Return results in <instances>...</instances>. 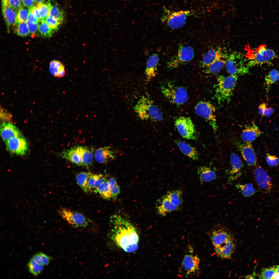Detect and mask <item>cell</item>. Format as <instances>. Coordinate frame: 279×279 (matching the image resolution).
<instances>
[{"instance_id":"1","label":"cell","mask_w":279,"mask_h":279,"mask_svg":"<svg viewBox=\"0 0 279 279\" xmlns=\"http://www.w3.org/2000/svg\"><path fill=\"white\" fill-rule=\"evenodd\" d=\"M110 221L112 228L109 236L114 244L126 252L136 251L139 237L136 229L130 220L115 214L111 216Z\"/></svg>"},{"instance_id":"2","label":"cell","mask_w":279,"mask_h":279,"mask_svg":"<svg viewBox=\"0 0 279 279\" xmlns=\"http://www.w3.org/2000/svg\"><path fill=\"white\" fill-rule=\"evenodd\" d=\"M134 111L142 120L160 121L163 119L161 110L147 96H143L137 101L134 107Z\"/></svg>"},{"instance_id":"3","label":"cell","mask_w":279,"mask_h":279,"mask_svg":"<svg viewBox=\"0 0 279 279\" xmlns=\"http://www.w3.org/2000/svg\"><path fill=\"white\" fill-rule=\"evenodd\" d=\"M237 79L238 75H234L226 76L219 75L217 77L214 96L219 104L225 102H229Z\"/></svg>"},{"instance_id":"4","label":"cell","mask_w":279,"mask_h":279,"mask_svg":"<svg viewBox=\"0 0 279 279\" xmlns=\"http://www.w3.org/2000/svg\"><path fill=\"white\" fill-rule=\"evenodd\" d=\"M180 267V273L187 278L198 276L200 272V260L191 245L187 247Z\"/></svg>"},{"instance_id":"5","label":"cell","mask_w":279,"mask_h":279,"mask_svg":"<svg viewBox=\"0 0 279 279\" xmlns=\"http://www.w3.org/2000/svg\"><path fill=\"white\" fill-rule=\"evenodd\" d=\"M160 89L165 97L173 104L182 105L188 99L187 91L185 88L176 86L169 82L164 83L161 85Z\"/></svg>"},{"instance_id":"6","label":"cell","mask_w":279,"mask_h":279,"mask_svg":"<svg viewBox=\"0 0 279 279\" xmlns=\"http://www.w3.org/2000/svg\"><path fill=\"white\" fill-rule=\"evenodd\" d=\"M241 54L232 53L228 57L226 63V69L230 75H242L249 72L247 64Z\"/></svg>"},{"instance_id":"7","label":"cell","mask_w":279,"mask_h":279,"mask_svg":"<svg viewBox=\"0 0 279 279\" xmlns=\"http://www.w3.org/2000/svg\"><path fill=\"white\" fill-rule=\"evenodd\" d=\"M165 13L161 18V20L166 22L171 28L176 29L180 28L185 23L187 17L192 14V11H171L165 7H164Z\"/></svg>"},{"instance_id":"8","label":"cell","mask_w":279,"mask_h":279,"mask_svg":"<svg viewBox=\"0 0 279 279\" xmlns=\"http://www.w3.org/2000/svg\"><path fill=\"white\" fill-rule=\"evenodd\" d=\"M58 214L72 227L86 228L91 221L79 212L65 208H61L58 211Z\"/></svg>"},{"instance_id":"9","label":"cell","mask_w":279,"mask_h":279,"mask_svg":"<svg viewBox=\"0 0 279 279\" xmlns=\"http://www.w3.org/2000/svg\"><path fill=\"white\" fill-rule=\"evenodd\" d=\"M195 112L198 115L202 117L209 123L216 133L218 128L215 113L216 108L211 103L201 101L198 103L195 107Z\"/></svg>"},{"instance_id":"10","label":"cell","mask_w":279,"mask_h":279,"mask_svg":"<svg viewBox=\"0 0 279 279\" xmlns=\"http://www.w3.org/2000/svg\"><path fill=\"white\" fill-rule=\"evenodd\" d=\"M194 56V51L192 47L180 45L177 53L168 61L167 66L170 69L176 68L191 60Z\"/></svg>"},{"instance_id":"11","label":"cell","mask_w":279,"mask_h":279,"mask_svg":"<svg viewBox=\"0 0 279 279\" xmlns=\"http://www.w3.org/2000/svg\"><path fill=\"white\" fill-rule=\"evenodd\" d=\"M247 63L250 68L256 65L262 64L278 58L275 51L265 44L260 45L255 51Z\"/></svg>"},{"instance_id":"12","label":"cell","mask_w":279,"mask_h":279,"mask_svg":"<svg viewBox=\"0 0 279 279\" xmlns=\"http://www.w3.org/2000/svg\"><path fill=\"white\" fill-rule=\"evenodd\" d=\"M175 125L181 136L187 140H195L197 135L195 126L190 118L180 117L175 121Z\"/></svg>"},{"instance_id":"13","label":"cell","mask_w":279,"mask_h":279,"mask_svg":"<svg viewBox=\"0 0 279 279\" xmlns=\"http://www.w3.org/2000/svg\"><path fill=\"white\" fill-rule=\"evenodd\" d=\"M253 174L257 185L262 192H270L273 184L271 178L261 166H257L253 171Z\"/></svg>"},{"instance_id":"14","label":"cell","mask_w":279,"mask_h":279,"mask_svg":"<svg viewBox=\"0 0 279 279\" xmlns=\"http://www.w3.org/2000/svg\"><path fill=\"white\" fill-rule=\"evenodd\" d=\"M235 145L248 165L256 166L257 157L251 143L236 141Z\"/></svg>"},{"instance_id":"15","label":"cell","mask_w":279,"mask_h":279,"mask_svg":"<svg viewBox=\"0 0 279 279\" xmlns=\"http://www.w3.org/2000/svg\"><path fill=\"white\" fill-rule=\"evenodd\" d=\"M6 143L7 150L12 153L23 155L28 150V143L22 135L12 138Z\"/></svg>"},{"instance_id":"16","label":"cell","mask_w":279,"mask_h":279,"mask_svg":"<svg viewBox=\"0 0 279 279\" xmlns=\"http://www.w3.org/2000/svg\"><path fill=\"white\" fill-rule=\"evenodd\" d=\"M1 4L2 14L9 32L16 24L17 12L11 6L8 0H1Z\"/></svg>"},{"instance_id":"17","label":"cell","mask_w":279,"mask_h":279,"mask_svg":"<svg viewBox=\"0 0 279 279\" xmlns=\"http://www.w3.org/2000/svg\"><path fill=\"white\" fill-rule=\"evenodd\" d=\"M210 237L214 247H221L229 241L234 239L231 233L221 228L213 229L210 235Z\"/></svg>"},{"instance_id":"18","label":"cell","mask_w":279,"mask_h":279,"mask_svg":"<svg viewBox=\"0 0 279 279\" xmlns=\"http://www.w3.org/2000/svg\"><path fill=\"white\" fill-rule=\"evenodd\" d=\"M230 162V167L228 172L230 182L236 180L241 175L243 167L241 158L235 153H233L231 154Z\"/></svg>"},{"instance_id":"19","label":"cell","mask_w":279,"mask_h":279,"mask_svg":"<svg viewBox=\"0 0 279 279\" xmlns=\"http://www.w3.org/2000/svg\"><path fill=\"white\" fill-rule=\"evenodd\" d=\"M1 135L3 141L6 142L10 139L21 136L19 129L9 122H3L0 128Z\"/></svg>"},{"instance_id":"20","label":"cell","mask_w":279,"mask_h":279,"mask_svg":"<svg viewBox=\"0 0 279 279\" xmlns=\"http://www.w3.org/2000/svg\"><path fill=\"white\" fill-rule=\"evenodd\" d=\"M94 156L95 160L98 162L105 164L114 160L115 155L110 146L100 147L95 151Z\"/></svg>"},{"instance_id":"21","label":"cell","mask_w":279,"mask_h":279,"mask_svg":"<svg viewBox=\"0 0 279 279\" xmlns=\"http://www.w3.org/2000/svg\"><path fill=\"white\" fill-rule=\"evenodd\" d=\"M262 134L258 127L253 122L251 125L245 127L241 134V137L243 141L251 143Z\"/></svg>"},{"instance_id":"22","label":"cell","mask_w":279,"mask_h":279,"mask_svg":"<svg viewBox=\"0 0 279 279\" xmlns=\"http://www.w3.org/2000/svg\"><path fill=\"white\" fill-rule=\"evenodd\" d=\"M216 254L223 259H230L236 247L234 239H231L221 247H214Z\"/></svg>"},{"instance_id":"23","label":"cell","mask_w":279,"mask_h":279,"mask_svg":"<svg viewBox=\"0 0 279 279\" xmlns=\"http://www.w3.org/2000/svg\"><path fill=\"white\" fill-rule=\"evenodd\" d=\"M159 61V57L156 53L152 54L147 59L145 71L147 81H150L156 76Z\"/></svg>"},{"instance_id":"24","label":"cell","mask_w":279,"mask_h":279,"mask_svg":"<svg viewBox=\"0 0 279 279\" xmlns=\"http://www.w3.org/2000/svg\"><path fill=\"white\" fill-rule=\"evenodd\" d=\"M157 204L156 207L158 213L163 216L179 208L178 207L173 204L165 195L157 201Z\"/></svg>"},{"instance_id":"25","label":"cell","mask_w":279,"mask_h":279,"mask_svg":"<svg viewBox=\"0 0 279 279\" xmlns=\"http://www.w3.org/2000/svg\"><path fill=\"white\" fill-rule=\"evenodd\" d=\"M76 148L81 157L83 166H90L92 164L94 157L93 149L83 146H76Z\"/></svg>"},{"instance_id":"26","label":"cell","mask_w":279,"mask_h":279,"mask_svg":"<svg viewBox=\"0 0 279 279\" xmlns=\"http://www.w3.org/2000/svg\"><path fill=\"white\" fill-rule=\"evenodd\" d=\"M63 158L78 166H83L80 156L78 153L76 147L64 150L60 154Z\"/></svg>"},{"instance_id":"27","label":"cell","mask_w":279,"mask_h":279,"mask_svg":"<svg viewBox=\"0 0 279 279\" xmlns=\"http://www.w3.org/2000/svg\"><path fill=\"white\" fill-rule=\"evenodd\" d=\"M224 57L219 50L215 49L209 50L203 56L200 62V65L206 67L216 60Z\"/></svg>"},{"instance_id":"28","label":"cell","mask_w":279,"mask_h":279,"mask_svg":"<svg viewBox=\"0 0 279 279\" xmlns=\"http://www.w3.org/2000/svg\"><path fill=\"white\" fill-rule=\"evenodd\" d=\"M176 143L181 151L184 154L193 160L198 159L199 153L195 148L180 141H177Z\"/></svg>"},{"instance_id":"29","label":"cell","mask_w":279,"mask_h":279,"mask_svg":"<svg viewBox=\"0 0 279 279\" xmlns=\"http://www.w3.org/2000/svg\"><path fill=\"white\" fill-rule=\"evenodd\" d=\"M197 173L200 176L201 181L208 182L214 180L216 176L215 172L211 168L205 166H201L198 167Z\"/></svg>"},{"instance_id":"30","label":"cell","mask_w":279,"mask_h":279,"mask_svg":"<svg viewBox=\"0 0 279 279\" xmlns=\"http://www.w3.org/2000/svg\"><path fill=\"white\" fill-rule=\"evenodd\" d=\"M49 71L54 76L59 78L64 76L65 73L63 65L59 61L56 60H53L50 62Z\"/></svg>"},{"instance_id":"31","label":"cell","mask_w":279,"mask_h":279,"mask_svg":"<svg viewBox=\"0 0 279 279\" xmlns=\"http://www.w3.org/2000/svg\"><path fill=\"white\" fill-rule=\"evenodd\" d=\"M224 58H222L216 60L205 67V72L208 74H218L226 64V60L223 59Z\"/></svg>"},{"instance_id":"32","label":"cell","mask_w":279,"mask_h":279,"mask_svg":"<svg viewBox=\"0 0 279 279\" xmlns=\"http://www.w3.org/2000/svg\"><path fill=\"white\" fill-rule=\"evenodd\" d=\"M100 174L89 172L87 184L88 192L97 193V188L99 186L98 180Z\"/></svg>"},{"instance_id":"33","label":"cell","mask_w":279,"mask_h":279,"mask_svg":"<svg viewBox=\"0 0 279 279\" xmlns=\"http://www.w3.org/2000/svg\"><path fill=\"white\" fill-rule=\"evenodd\" d=\"M182 194V191L178 189L168 192L165 196L173 204L178 207L183 203Z\"/></svg>"},{"instance_id":"34","label":"cell","mask_w":279,"mask_h":279,"mask_svg":"<svg viewBox=\"0 0 279 279\" xmlns=\"http://www.w3.org/2000/svg\"><path fill=\"white\" fill-rule=\"evenodd\" d=\"M38 11L40 21L45 20L49 16L52 4L49 1H45L36 5Z\"/></svg>"},{"instance_id":"35","label":"cell","mask_w":279,"mask_h":279,"mask_svg":"<svg viewBox=\"0 0 279 279\" xmlns=\"http://www.w3.org/2000/svg\"><path fill=\"white\" fill-rule=\"evenodd\" d=\"M235 187L245 197H250L255 194L256 192V190L251 183H247L244 184L237 183L236 184Z\"/></svg>"},{"instance_id":"36","label":"cell","mask_w":279,"mask_h":279,"mask_svg":"<svg viewBox=\"0 0 279 279\" xmlns=\"http://www.w3.org/2000/svg\"><path fill=\"white\" fill-rule=\"evenodd\" d=\"M265 80L266 89L267 92H268L271 85L279 80V71L276 69L271 70L265 76Z\"/></svg>"},{"instance_id":"37","label":"cell","mask_w":279,"mask_h":279,"mask_svg":"<svg viewBox=\"0 0 279 279\" xmlns=\"http://www.w3.org/2000/svg\"><path fill=\"white\" fill-rule=\"evenodd\" d=\"M97 193H98L104 199L110 200L111 199L108 180L104 181L98 187Z\"/></svg>"},{"instance_id":"38","label":"cell","mask_w":279,"mask_h":279,"mask_svg":"<svg viewBox=\"0 0 279 279\" xmlns=\"http://www.w3.org/2000/svg\"><path fill=\"white\" fill-rule=\"evenodd\" d=\"M39 25V33L43 37H50L55 32L49 26L45 20L40 21Z\"/></svg>"},{"instance_id":"39","label":"cell","mask_w":279,"mask_h":279,"mask_svg":"<svg viewBox=\"0 0 279 279\" xmlns=\"http://www.w3.org/2000/svg\"><path fill=\"white\" fill-rule=\"evenodd\" d=\"M49 16L53 17L62 23L65 16L64 11L56 4L52 5Z\"/></svg>"},{"instance_id":"40","label":"cell","mask_w":279,"mask_h":279,"mask_svg":"<svg viewBox=\"0 0 279 279\" xmlns=\"http://www.w3.org/2000/svg\"><path fill=\"white\" fill-rule=\"evenodd\" d=\"M27 267L29 272L35 276L39 275L43 269V266L37 263L32 259L28 262Z\"/></svg>"},{"instance_id":"41","label":"cell","mask_w":279,"mask_h":279,"mask_svg":"<svg viewBox=\"0 0 279 279\" xmlns=\"http://www.w3.org/2000/svg\"><path fill=\"white\" fill-rule=\"evenodd\" d=\"M89 172H81L76 174V179L79 185L84 192H88L87 187Z\"/></svg>"},{"instance_id":"42","label":"cell","mask_w":279,"mask_h":279,"mask_svg":"<svg viewBox=\"0 0 279 279\" xmlns=\"http://www.w3.org/2000/svg\"><path fill=\"white\" fill-rule=\"evenodd\" d=\"M29 13V9L22 5L17 12L16 24L21 22H26L28 20Z\"/></svg>"},{"instance_id":"43","label":"cell","mask_w":279,"mask_h":279,"mask_svg":"<svg viewBox=\"0 0 279 279\" xmlns=\"http://www.w3.org/2000/svg\"><path fill=\"white\" fill-rule=\"evenodd\" d=\"M32 259L37 263L45 266L49 263L52 258L43 253L39 252L34 255Z\"/></svg>"},{"instance_id":"44","label":"cell","mask_w":279,"mask_h":279,"mask_svg":"<svg viewBox=\"0 0 279 279\" xmlns=\"http://www.w3.org/2000/svg\"><path fill=\"white\" fill-rule=\"evenodd\" d=\"M111 199L115 200L120 193V189L115 179L113 177L110 178L108 180Z\"/></svg>"},{"instance_id":"45","label":"cell","mask_w":279,"mask_h":279,"mask_svg":"<svg viewBox=\"0 0 279 279\" xmlns=\"http://www.w3.org/2000/svg\"><path fill=\"white\" fill-rule=\"evenodd\" d=\"M14 28V33L19 36H26L30 33L26 22L17 24Z\"/></svg>"},{"instance_id":"46","label":"cell","mask_w":279,"mask_h":279,"mask_svg":"<svg viewBox=\"0 0 279 279\" xmlns=\"http://www.w3.org/2000/svg\"><path fill=\"white\" fill-rule=\"evenodd\" d=\"M276 272L274 267L263 268L261 272L260 278L273 279Z\"/></svg>"},{"instance_id":"47","label":"cell","mask_w":279,"mask_h":279,"mask_svg":"<svg viewBox=\"0 0 279 279\" xmlns=\"http://www.w3.org/2000/svg\"><path fill=\"white\" fill-rule=\"evenodd\" d=\"M45 21L49 26L55 32L57 31L62 23L53 17L49 16Z\"/></svg>"},{"instance_id":"48","label":"cell","mask_w":279,"mask_h":279,"mask_svg":"<svg viewBox=\"0 0 279 279\" xmlns=\"http://www.w3.org/2000/svg\"><path fill=\"white\" fill-rule=\"evenodd\" d=\"M266 160L268 164L271 167H274L279 165V159L275 156L267 153Z\"/></svg>"},{"instance_id":"49","label":"cell","mask_w":279,"mask_h":279,"mask_svg":"<svg viewBox=\"0 0 279 279\" xmlns=\"http://www.w3.org/2000/svg\"><path fill=\"white\" fill-rule=\"evenodd\" d=\"M0 118L3 122H9L11 120L12 116L6 110L1 108Z\"/></svg>"},{"instance_id":"50","label":"cell","mask_w":279,"mask_h":279,"mask_svg":"<svg viewBox=\"0 0 279 279\" xmlns=\"http://www.w3.org/2000/svg\"><path fill=\"white\" fill-rule=\"evenodd\" d=\"M26 23L30 33L33 34L36 33L38 30L39 22L34 23L27 21Z\"/></svg>"},{"instance_id":"51","label":"cell","mask_w":279,"mask_h":279,"mask_svg":"<svg viewBox=\"0 0 279 279\" xmlns=\"http://www.w3.org/2000/svg\"><path fill=\"white\" fill-rule=\"evenodd\" d=\"M11 6L17 12L22 5L21 0H8Z\"/></svg>"},{"instance_id":"52","label":"cell","mask_w":279,"mask_h":279,"mask_svg":"<svg viewBox=\"0 0 279 279\" xmlns=\"http://www.w3.org/2000/svg\"><path fill=\"white\" fill-rule=\"evenodd\" d=\"M29 13L27 21L32 23H37L40 22V20L29 9Z\"/></svg>"},{"instance_id":"53","label":"cell","mask_w":279,"mask_h":279,"mask_svg":"<svg viewBox=\"0 0 279 279\" xmlns=\"http://www.w3.org/2000/svg\"><path fill=\"white\" fill-rule=\"evenodd\" d=\"M22 5L29 9L34 5L35 3L33 0H21Z\"/></svg>"},{"instance_id":"54","label":"cell","mask_w":279,"mask_h":279,"mask_svg":"<svg viewBox=\"0 0 279 279\" xmlns=\"http://www.w3.org/2000/svg\"><path fill=\"white\" fill-rule=\"evenodd\" d=\"M274 109L271 107H266L264 112V116L267 117H270L274 112Z\"/></svg>"},{"instance_id":"55","label":"cell","mask_w":279,"mask_h":279,"mask_svg":"<svg viewBox=\"0 0 279 279\" xmlns=\"http://www.w3.org/2000/svg\"><path fill=\"white\" fill-rule=\"evenodd\" d=\"M267 105V103H263L261 104L258 107L259 113L262 117L264 116V112Z\"/></svg>"},{"instance_id":"56","label":"cell","mask_w":279,"mask_h":279,"mask_svg":"<svg viewBox=\"0 0 279 279\" xmlns=\"http://www.w3.org/2000/svg\"><path fill=\"white\" fill-rule=\"evenodd\" d=\"M256 275L255 273H253L251 275H249L246 276L245 278H255Z\"/></svg>"},{"instance_id":"57","label":"cell","mask_w":279,"mask_h":279,"mask_svg":"<svg viewBox=\"0 0 279 279\" xmlns=\"http://www.w3.org/2000/svg\"><path fill=\"white\" fill-rule=\"evenodd\" d=\"M273 279H279V273L276 272L273 277Z\"/></svg>"},{"instance_id":"58","label":"cell","mask_w":279,"mask_h":279,"mask_svg":"<svg viewBox=\"0 0 279 279\" xmlns=\"http://www.w3.org/2000/svg\"><path fill=\"white\" fill-rule=\"evenodd\" d=\"M35 4H38L45 1V0H33Z\"/></svg>"},{"instance_id":"59","label":"cell","mask_w":279,"mask_h":279,"mask_svg":"<svg viewBox=\"0 0 279 279\" xmlns=\"http://www.w3.org/2000/svg\"><path fill=\"white\" fill-rule=\"evenodd\" d=\"M276 272L279 273V265L274 267Z\"/></svg>"},{"instance_id":"60","label":"cell","mask_w":279,"mask_h":279,"mask_svg":"<svg viewBox=\"0 0 279 279\" xmlns=\"http://www.w3.org/2000/svg\"><path fill=\"white\" fill-rule=\"evenodd\" d=\"M48 0L49 1H52V0Z\"/></svg>"}]
</instances>
